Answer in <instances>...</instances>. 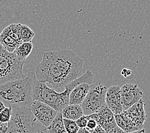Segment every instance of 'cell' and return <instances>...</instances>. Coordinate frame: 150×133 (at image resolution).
I'll list each match as a JSON object with an SVG mask.
<instances>
[{"label": "cell", "instance_id": "obj_1", "mask_svg": "<svg viewBox=\"0 0 150 133\" xmlns=\"http://www.w3.org/2000/svg\"><path fill=\"white\" fill-rule=\"evenodd\" d=\"M83 61L69 49L53 51L43 54L35 67L37 80L48 83L54 89L61 88L80 74Z\"/></svg>", "mask_w": 150, "mask_h": 133}, {"label": "cell", "instance_id": "obj_2", "mask_svg": "<svg viewBox=\"0 0 150 133\" xmlns=\"http://www.w3.org/2000/svg\"><path fill=\"white\" fill-rule=\"evenodd\" d=\"M93 78V73L90 70H86L81 76L65 85V90L62 92H57L53 88L47 87L46 83L36 79L32 88V99L33 101H38L44 102L57 111H61L62 109L69 104V94L73 88L82 83L92 84Z\"/></svg>", "mask_w": 150, "mask_h": 133}, {"label": "cell", "instance_id": "obj_3", "mask_svg": "<svg viewBox=\"0 0 150 133\" xmlns=\"http://www.w3.org/2000/svg\"><path fill=\"white\" fill-rule=\"evenodd\" d=\"M36 76L30 72L22 79L7 81L0 84V100L5 106H18L30 108L33 103L32 88Z\"/></svg>", "mask_w": 150, "mask_h": 133}, {"label": "cell", "instance_id": "obj_4", "mask_svg": "<svg viewBox=\"0 0 150 133\" xmlns=\"http://www.w3.org/2000/svg\"><path fill=\"white\" fill-rule=\"evenodd\" d=\"M12 115L6 133H34L36 119L29 108L11 106Z\"/></svg>", "mask_w": 150, "mask_h": 133}, {"label": "cell", "instance_id": "obj_5", "mask_svg": "<svg viewBox=\"0 0 150 133\" xmlns=\"http://www.w3.org/2000/svg\"><path fill=\"white\" fill-rule=\"evenodd\" d=\"M107 87L100 82L91 84V88L80 105L84 115H89L97 113L106 104L105 97Z\"/></svg>", "mask_w": 150, "mask_h": 133}, {"label": "cell", "instance_id": "obj_6", "mask_svg": "<svg viewBox=\"0 0 150 133\" xmlns=\"http://www.w3.org/2000/svg\"><path fill=\"white\" fill-rule=\"evenodd\" d=\"M21 24H12L3 29L0 34V44L9 52H13L17 47L22 44L21 38Z\"/></svg>", "mask_w": 150, "mask_h": 133}, {"label": "cell", "instance_id": "obj_7", "mask_svg": "<svg viewBox=\"0 0 150 133\" xmlns=\"http://www.w3.org/2000/svg\"><path fill=\"white\" fill-rule=\"evenodd\" d=\"M36 120L47 127L56 117L58 111L44 102L34 101L30 108Z\"/></svg>", "mask_w": 150, "mask_h": 133}, {"label": "cell", "instance_id": "obj_8", "mask_svg": "<svg viewBox=\"0 0 150 133\" xmlns=\"http://www.w3.org/2000/svg\"><path fill=\"white\" fill-rule=\"evenodd\" d=\"M120 95L122 110L125 111L141 99L143 92L137 84L127 83L121 87Z\"/></svg>", "mask_w": 150, "mask_h": 133}, {"label": "cell", "instance_id": "obj_9", "mask_svg": "<svg viewBox=\"0 0 150 133\" xmlns=\"http://www.w3.org/2000/svg\"><path fill=\"white\" fill-rule=\"evenodd\" d=\"M145 104V102L142 98L137 103L132 106L127 110L123 111L137 130L144 128V124L147 118L144 110Z\"/></svg>", "mask_w": 150, "mask_h": 133}, {"label": "cell", "instance_id": "obj_10", "mask_svg": "<svg viewBox=\"0 0 150 133\" xmlns=\"http://www.w3.org/2000/svg\"><path fill=\"white\" fill-rule=\"evenodd\" d=\"M120 88L121 87L118 85H114L107 88L105 97L107 106L114 115L120 114L123 111L121 102Z\"/></svg>", "mask_w": 150, "mask_h": 133}, {"label": "cell", "instance_id": "obj_11", "mask_svg": "<svg viewBox=\"0 0 150 133\" xmlns=\"http://www.w3.org/2000/svg\"><path fill=\"white\" fill-rule=\"evenodd\" d=\"M98 117L97 118L98 124L103 128L105 132H108L111 129L117 126L115 122V116L107 104L104 105L98 112Z\"/></svg>", "mask_w": 150, "mask_h": 133}, {"label": "cell", "instance_id": "obj_12", "mask_svg": "<svg viewBox=\"0 0 150 133\" xmlns=\"http://www.w3.org/2000/svg\"><path fill=\"white\" fill-rule=\"evenodd\" d=\"M91 88V84L82 83L75 87L69 94V104H81Z\"/></svg>", "mask_w": 150, "mask_h": 133}, {"label": "cell", "instance_id": "obj_13", "mask_svg": "<svg viewBox=\"0 0 150 133\" xmlns=\"http://www.w3.org/2000/svg\"><path fill=\"white\" fill-rule=\"evenodd\" d=\"M63 118L76 120L83 115V111L80 104H68L61 111Z\"/></svg>", "mask_w": 150, "mask_h": 133}, {"label": "cell", "instance_id": "obj_14", "mask_svg": "<svg viewBox=\"0 0 150 133\" xmlns=\"http://www.w3.org/2000/svg\"><path fill=\"white\" fill-rule=\"evenodd\" d=\"M43 133H64L66 132L65 129L63 117L61 111H58L56 117L47 126L46 129L42 131Z\"/></svg>", "mask_w": 150, "mask_h": 133}, {"label": "cell", "instance_id": "obj_15", "mask_svg": "<svg viewBox=\"0 0 150 133\" xmlns=\"http://www.w3.org/2000/svg\"><path fill=\"white\" fill-rule=\"evenodd\" d=\"M114 116L117 125L121 128L126 133L137 131L123 111L120 114L114 115Z\"/></svg>", "mask_w": 150, "mask_h": 133}, {"label": "cell", "instance_id": "obj_16", "mask_svg": "<svg viewBox=\"0 0 150 133\" xmlns=\"http://www.w3.org/2000/svg\"><path fill=\"white\" fill-rule=\"evenodd\" d=\"M33 47L32 42H23L16 47L13 51L16 56L21 60H26V59L31 54Z\"/></svg>", "mask_w": 150, "mask_h": 133}, {"label": "cell", "instance_id": "obj_17", "mask_svg": "<svg viewBox=\"0 0 150 133\" xmlns=\"http://www.w3.org/2000/svg\"><path fill=\"white\" fill-rule=\"evenodd\" d=\"M21 38L23 42H31L35 36V33L28 26L25 25H21Z\"/></svg>", "mask_w": 150, "mask_h": 133}, {"label": "cell", "instance_id": "obj_18", "mask_svg": "<svg viewBox=\"0 0 150 133\" xmlns=\"http://www.w3.org/2000/svg\"><path fill=\"white\" fill-rule=\"evenodd\" d=\"M64 124L66 131L67 133H77L79 130V127H78L76 120H69V119L63 118Z\"/></svg>", "mask_w": 150, "mask_h": 133}, {"label": "cell", "instance_id": "obj_19", "mask_svg": "<svg viewBox=\"0 0 150 133\" xmlns=\"http://www.w3.org/2000/svg\"><path fill=\"white\" fill-rule=\"evenodd\" d=\"M12 115V106H7L0 112V122L2 124H8Z\"/></svg>", "mask_w": 150, "mask_h": 133}, {"label": "cell", "instance_id": "obj_20", "mask_svg": "<svg viewBox=\"0 0 150 133\" xmlns=\"http://www.w3.org/2000/svg\"><path fill=\"white\" fill-rule=\"evenodd\" d=\"M88 119V115H83L80 117L79 118H78L76 120V124L79 128H85L86 127L87 124V121Z\"/></svg>", "mask_w": 150, "mask_h": 133}, {"label": "cell", "instance_id": "obj_21", "mask_svg": "<svg viewBox=\"0 0 150 133\" xmlns=\"http://www.w3.org/2000/svg\"><path fill=\"white\" fill-rule=\"evenodd\" d=\"M98 125V122L96 120H94V118L88 117L87 124L86 127L88 131L93 130V129L96 128Z\"/></svg>", "mask_w": 150, "mask_h": 133}, {"label": "cell", "instance_id": "obj_22", "mask_svg": "<svg viewBox=\"0 0 150 133\" xmlns=\"http://www.w3.org/2000/svg\"><path fill=\"white\" fill-rule=\"evenodd\" d=\"M106 133H126L121 128H120L118 126H115V127L111 129Z\"/></svg>", "mask_w": 150, "mask_h": 133}, {"label": "cell", "instance_id": "obj_23", "mask_svg": "<svg viewBox=\"0 0 150 133\" xmlns=\"http://www.w3.org/2000/svg\"><path fill=\"white\" fill-rule=\"evenodd\" d=\"M121 74L122 76H124L125 78H128V77L131 76V74H133V72L131 70H129L127 69H123L121 72Z\"/></svg>", "mask_w": 150, "mask_h": 133}, {"label": "cell", "instance_id": "obj_24", "mask_svg": "<svg viewBox=\"0 0 150 133\" xmlns=\"http://www.w3.org/2000/svg\"><path fill=\"white\" fill-rule=\"evenodd\" d=\"M8 129V124H3L0 126V133H6Z\"/></svg>", "mask_w": 150, "mask_h": 133}, {"label": "cell", "instance_id": "obj_25", "mask_svg": "<svg viewBox=\"0 0 150 133\" xmlns=\"http://www.w3.org/2000/svg\"><path fill=\"white\" fill-rule=\"evenodd\" d=\"M77 133H91V132L88 131L87 129L85 127V128H80Z\"/></svg>", "mask_w": 150, "mask_h": 133}, {"label": "cell", "instance_id": "obj_26", "mask_svg": "<svg viewBox=\"0 0 150 133\" xmlns=\"http://www.w3.org/2000/svg\"><path fill=\"white\" fill-rule=\"evenodd\" d=\"M129 133H146L145 131V129L143 128L142 129H140V130H137V131H133L131 132H129Z\"/></svg>", "mask_w": 150, "mask_h": 133}, {"label": "cell", "instance_id": "obj_27", "mask_svg": "<svg viewBox=\"0 0 150 133\" xmlns=\"http://www.w3.org/2000/svg\"><path fill=\"white\" fill-rule=\"evenodd\" d=\"M5 107L6 106H5V104L3 103V102L2 101L0 100V112H1Z\"/></svg>", "mask_w": 150, "mask_h": 133}, {"label": "cell", "instance_id": "obj_28", "mask_svg": "<svg viewBox=\"0 0 150 133\" xmlns=\"http://www.w3.org/2000/svg\"><path fill=\"white\" fill-rule=\"evenodd\" d=\"M34 133H43V131H37V132H34Z\"/></svg>", "mask_w": 150, "mask_h": 133}, {"label": "cell", "instance_id": "obj_29", "mask_svg": "<svg viewBox=\"0 0 150 133\" xmlns=\"http://www.w3.org/2000/svg\"><path fill=\"white\" fill-rule=\"evenodd\" d=\"M3 124H2V123H1V122H0V126H1Z\"/></svg>", "mask_w": 150, "mask_h": 133}, {"label": "cell", "instance_id": "obj_30", "mask_svg": "<svg viewBox=\"0 0 150 133\" xmlns=\"http://www.w3.org/2000/svg\"><path fill=\"white\" fill-rule=\"evenodd\" d=\"M64 133H67V132H64Z\"/></svg>", "mask_w": 150, "mask_h": 133}]
</instances>
